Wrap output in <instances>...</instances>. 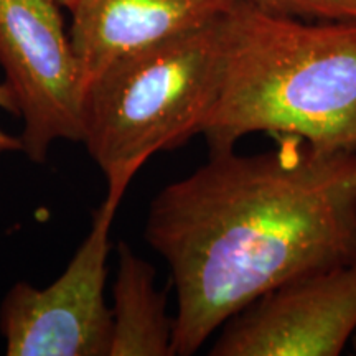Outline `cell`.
Instances as JSON below:
<instances>
[{
  "mask_svg": "<svg viewBox=\"0 0 356 356\" xmlns=\"http://www.w3.org/2000/svg\"><path fill=\"white\" fill-rule=\"evenodd\" d=\"M0 109L19 118V106H17L12 89L7 86L6 81L0 83ZM10 152H22L20 137L10 136V134L0 127V155Z\"/></svg>",
  "mask_w": 356,
  "mask_h": 356,
  "instance_id": "30bf717a",
  "label": "cell"
},
{
  "mask_svg": "<svg viewBox=\"0 0 356 356\" xmlns=\"http://www.w3.org/2000/svg\"><path fill=\"white\" fill-rule=\"evenodd\" d=\"M122 198L106 193L91 231L47 287L17 282L0 304L8 356H109L113 315L106 304L111 226Z\"/></svg>",
  "mask_w": 356,
  "mask_h": 356,
  "instance_id": "5b68a950",
  "label": "cell"
},
{
  "mask_svg": "<svg viewBox=\"0 0 356 356\" xmlns=\"http://www.w3.org/2000/svg\"><path fill=\"white\" fill-rule=\"evenodd\" d=\"M296 137L320 152H356V22H309L234 3L225 70L202 136L210 154L248 134Z\"/></svg>",
  "mask_w": 356,
  "mask_h": 356,
  "instance_id": "7a4b0ae2",
  "label": "cell"
},
{
  "mask_svg": "<svg viewBox=\"0 0 356 356\" xmlns=\"http://www.w3.org/2000/svg\"><path fill=\"white\" fill-rule=\"evenodd\" d=\"M118 257L109 356H175L173 317L167 312L165 292L155 286V267L124 241Z\"/></svg>",
  "mask_w": 356,
  "mask_h": 356,
  "instance_id": "ba28073f",
  "label": "cell"
},
{
  "mask_svg": "<svg viewBox=\"0 0 356 356\" xmlns=\"http://www.w3.org/2000/svg\"><path fill=\"white\" fill-rule=\"evenodd\" d=\"M275 15L309 22H356V0H241Z\"/></svg>",
  "mask_w": 356,
  "mask_h": 356,
  "instance_id": "9c48e42d",
  "label": "cell"
},
{
  "mask_svg": "<svg viewBox=\"0 0 356 356\" xmlns=\"http://www.w3.org/2000/svg\"><path fill=\"white\" fill-rule=\"evenodd\" d=\"M279 139L259 154H210L150 203L144 236L170 269L178 356L267 292L356 262V152Z\"/></svg>",
  "mask_w": 356,
  "mask_h": 356,
  "instance_id": "6da1fadb",
  "label": "cell"
},
{
  "mask_svg": "<svg viewBox=\"0 0 356 356\" xmlns=\"http://www.w3.org/2000/svg\"><path fill=\"white\" fill-rule=\"evenodd\" d=\"M356 327V262L293 279L221 327L211 356H338Z\"/></svg>",
  "mask_w": 356,
  "mask_h": 356,
  "instance_id": "8992f818",
  "label": "cell"
},
{
  "mask_svg": "<svg viewBox=\"0 0 356 356\" xmlns=\"http://www.w3.org/2000/svg\"><path fill=\"white\" fill-rule=\"evenodd\" d=\"M58 2L63 6V8H68V10L71 12L74 8V6H76V3L79 2V0H58Z\"/></svg>",
  "mask_w": 356,
  "mask_h": 356,
  "instance_id": "8fae6325",
  "label": "cell"
},
{
  "mask_svg": "<svg viewBox=\"0 0 356 356\" xmlns=\"http://www.w3.org/2000/svg\"><path fill=\"white\" fill-rule=\"evenodd\" d=\"M238 0H79L70 35L84 91L119 58L226 15Z\"/></svg>",
  "mask_w": 356,
  "mask_h": 356,
  "instance_id": "52a82bcc",
  "label": "cell"
},
{
  "mask_svg": "<svg viewBox=\"0 0 356 356\" xmlns=\"http://www.w3.org/2000/svg\"><path fill=\"white\" fill-rule=\"evenodd\" d=\"M350 343H351V348H353V353L356 355V327H355V330L350 337Z\"/></svg>",
  "mask_w": 356,
  "mask_h": 356,
  "instance_id": "7c38bea8",
  "label": "cell"
},
{
  "mask_svg": "<svg viewBox=\"0 0 356 356\" xmlns=\"http://www.w3.org/2000/svg\"><path fill=\"white\" fill-rule=\"evenodd\" d=\"M222 70L225 15L119 58L88 84L83 144L109 195L124 198L152 155L202 134Z\"/></svg>",
  "mask_w": 356,
  "mask_h": 356,
  "instance_id": "3957f363",
  "label": "cell"
},
{
  "mask_svg": "<svg viewBox=\"0 0 356 356\" xmlns=\"http://www.w3.org/2000/svg\"><path fill=\"white\" fill-rule=\"evenodd\" d=\"M58 0H0V66L12 89L22 154L44 163L58 140L83 142L84 81Z\"/></svg>",
  "mask_w": 356,
  "mask_h": 356,
  "instance_id": "277c9868",
  "label": "cell"
}]
</instances>
